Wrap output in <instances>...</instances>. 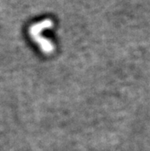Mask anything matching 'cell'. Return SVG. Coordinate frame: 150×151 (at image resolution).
Returning a JSON list of instances; mask_svg holds the SVG:
<instances>
[]
</instances>
